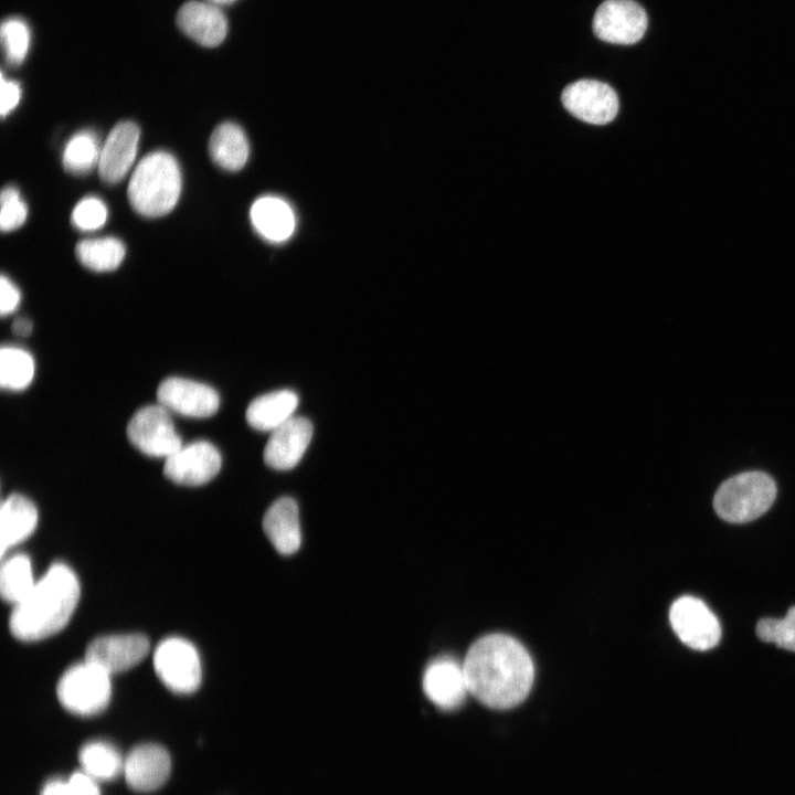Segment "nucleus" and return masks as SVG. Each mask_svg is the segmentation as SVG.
<instances>
[{"instance_id": "nucleus-34", "label": "nucleus", "mask_w": 795, "mask_h": 795, "mask_svg": "<svg viewBox=\"0 0 795 795\" xmlns=\"http://www.w3.org/2000/svg\"><path fill=\"white\" fill-rule=\"evenodd\" d=\"M21 295L19 288L6 275L0 279V312L2 316L11 315L20 305Z\"/></svg>"}, {"instance_id": "nucleus-6", "label": "nucleus", "mask_w": 795, "mask_h": 795, "mask_svg": "<svg viewBox=\"0 0 795 795\" xmlns=\"http://www.w3.org/2000/svg\"><path fill=\"white\" fill-rule=\"evenodd\" d=\"M126 433L130 444L150 457L166 459L183 445L171 412L159 403L136 411L128 421Z\"/></svg>"}, {"instance_id": "nucleus-7", "label": "nucleus", "mask_w": 795, "mask_h": 795, "mask_svg": "<svg viewBox=\"0 0 795 795\" xmlns=\"http://www.w3.org/2000/svg\"><path fill=\"white\" fill-rule=\"evenodd\" d=\"M153 668L163 685L176 693H192L200 687V656L193 644L184 638L161 640L153 651Z\"/></svg>"}, {"instance_id": "nucleus-18", "label": "nucleus", "mask_w": 795, "mask_h": 795, "mask_svg": "<svg viewBox=\"0 0 795 795\" xmlns=\"http://www.w3.org/2000/svg\"><path fill=\"white\" fill-rule=\"evenodd\" d=\"M177 24L187 36L209 47L221 44L227 33L225 15L212 2H186L178 11Z\"/></svg>"}, {"instance_id": "nucleus-26", "label": "nucleus", "mask_w": 795, "mask_h": 795, "mask_svg": "<svg viewBox=\"0 0 795 795\" xmlns=\"http://www.w3.org/2000/svg\"><path fill=\"white\" fill-rule=\"evenodd\" d=\"M34 359L26 350L3 346L0 351V385L3 390L21 391L33 381Z\"/></svg>"}, {"instance_id": "nucleus-22", "label": "nucleus", "mask_w": 795, "mask_h": 795, "mask_svg": "<svg viewBox=\"0 0 795 795\" xmlns=\"http://www.w3.org/2000/svg\"><path fill=\"white\" fill-rule=\"evenodd\" d=\"M298 402V395L287 389L259 395L248 404L246 421L254 430L273 432L294 416Z\"/></svg>"}, {"instance_id": "nucleus-36", "label": "nucleus", "mask_w": 795, "mask_h": 795, "mask_svg": "<svg viewBox=\"0 0 795 795\" xmlns=\"http://www.w3.org/2000/svg\"><path fill=\"white\" fill-rule=\"evenodd\" d=\"M33 325L28 318H17L12 324V331L17 336L25 337L32 332Z\"/></svg>"}, {"instance_id": "nucleus-4", "label": "nucleus", "mask_w": 795, "mask_h": 795, "mask_svg": "<svg viewBox=\"0 0 795 795\" xmlns=\"http://www.w3.org/2000/svg\"><path fill=\"white\" fill-rule=\"evenodd\" d=\"M776 497V484L763 471H745L727 479L717 490L713 507L718 516L733 523L752 521L768 510Z\"/></svg>"}, {"instance_id": "nucleus-33", "label": "nucleus", "mask_w": 795, "mask_h": 795, "mask_svg": "<svg viewBox=\"0 0 795 795\" xmlns=\"http://www.w3.org/2000/svg\"><path fill=\"white\" fill-rule=\"evenodd\" d=\"M28 206L21 199L20 192L12 186L6 187L1 192L0 227L3 232L20 227L26 220Z\"/></svg>"}, {"instance_id": "nucleus-19", "label": "nucleus", "mask_w": 795, "mask_h": 795, "mask_svg": "<svg viewBox=\"0 0 795 795\" xmlns=\"http://www.w3.org/2000/svg\"><path fill=\"white\" fill-rule=\"evenodd\" d=\"M263 529L279 553H295L301 542L297 502L290 497H282L273 502L264 515Z\"/></svg>"}, {"instance_id": "nucleus-8", "label": "nucleus", "mask_w": 795, "mask_h": 795, "mask_svg": "<svg viewBox=\"0 0 795 795\" xmlns=\"http://www.w3.org/2000/svg\"><path fill=\"white\" fill-rule=\"evenodd\" d=\"M647 24L646 11L633 0H605L593 18L596 36L613 44L637 43L644 36Z\"/></svg>"}, {"instance_id": "nucleus-20", "label": "nucleus", "mask_w": 795, "mask_h": 795, "mask_svg": "<svg viewBox=\"0 0 795 795\" xmlns=\"http://www.w3.org/2000/svg\"><path fill=\"white\" fill-rule=\"evenodd\" d=\"M250 216L255 231L272 243H282L288 240L295 231V213L292 206L279 197L258 198L251 206Z\"/></svg>"}, {"instance_id": "nucleus-21", "label": "nucleus", "mask_w": 795, "mask_h": 795, "mask_svg": "<svg viewBox=\"0 0 795 795\" xmlns=\"http://www.w3.org/2000/svg\"><path fill=\"white\" fill-rule=\"evenodd\" d=\"M38 509L34 504L20 494H12L1 504L0 509V550L6 551L29 538L38 524Z\"/></svg>"}, {"instance_id": "nucleus-10", "label": "nucleus", "mask_w": 795, "mask_h": 795, "mask_svg": "<svg viewBox=\"0 0 795 795\" xmlns=\"http://www.w3.org/2000/svg\"><path fill=\"white\" fill-rule=\"evenodd\" d=\"M222 457L219 449L206 441L182 445L165 459L163 475L174 484L201 486L220 471Z\"/></svg>"}, {"instance_id": "nucleus-25", "label": "nucleus", "mask_w": 795, "mask_h": 795, "mask_svg": "<svg viewBox=\"0 0 795 795\" xmlns=\"http://www.w3.org/2000/svg\"><path fill=\"white\" fill-rule=\"evenodd\" d=\"M102 146L92 130H81L66 142L62 162L64 169L76 176H83L98 166Z\"/></svg>"}, {"instance_id": "nucleus-11", "label": "nucleus", "mask_w": 795, "mask_h": 795, "mask_svg": "<svg viewBox=\"0 0 795 795\" xmlns=\"http://www.w3.org/2000/svg\"><path fill=\"white\" fill-rule=\"evenodd\" d=\"M561 99L574 117L594 125L611 123L619 108L616 92L608 84L596 80H580L568 85Z\"/></svg>"}, {"instance_id": "nucleus-1", "label": "nucleus", "mask_w": 795, "mask_h": 795, "mask_svg": "<svg viewBox=\"0 0 795 795\" xmlns=\"http://www.w3.org/2000/svg\"><path fill=\"white\" fill-rule=\"evenodd\" d=\"M462 664L469 693L492 709L516 707L532 687V659L527 649L508 635L490 634L479 638Z\"/></svg>"}, {"instance_id": "nucleus-24", "label": "nucleus", "mask_w": 795, "mask_h": 795, "mask_svg": "<svg viewBox=\"0 0 795 795\" xmlns=\"http://www.w3.org/2000/svg\"><path fill=\"white\" fill-rule=\"evenodd\" d=\"M77 259L94 272H110L123 262L126 248L124 243L112 236L87 239L77 243Z\"/></svg>"}, {"instance_id": "nucleus-14", "label": "nucleus", "mask_w": 795, "mask_h": 795, "mask_svg": "<svg viewBox=\"0 0 795 795\" xmlns=\"http://www.w3.org/2000/svg\"><path fill=\"white\" fill-rule=\"evenodd\" d=\"M422 683L426 697L442 710L457 709L469 693L463 664L448 656L426 666Z\"/></svg>"}, {"instance_id": "nucleus-37", "label": "nucleus", "mask_w": 795, "mask_h": 795, "mask_svg": "<svg viewBox=\"0 0 795 795\" xmlns=\"http://www.w3.org/2000/svg\"><path fill=\"white\" fill-rule=\"evenodd\" d=\"M214 4H229L235 0H210Z\"/></svg>"}, {"instance_id": "nucleus-35", "label": "nucleus", "mask_w": 795, "mask_h": 795, "mask_svg": "<svg viewBox=\"0 0 795 795\" xmlns=\"http://www.w3.org/2000/svg\"><path fill=\"white\" fill-rule=\"evenodd\" d=\"M1 100L0 113L2 117L10 114L19 104L21 98L20 85L14 81H7L1 74Z\"/></svg>"}, {"instance_id": "nucleus-15", "label": "nucleus", "mask_w": 795, "mask_h": 795, "mask_svg": "<svg viewBox=\"0 0 795 795\" xmlns=\"http://www.w3.org/2000/svg\"><path fill=\"white\" fill-rule=\"evenodd\" d=\"M312 432L308 418L294 415L271 432L264 448V462L277 470L294 468L309 446Z\"/></svg>"}, {"instance_id": "nucleus-31", "label": "nucleus", "mask_w": 795, "mask_h": 795, "mask_svg": "<svg viewBox=\"0 0 795 795\" xmlns=\"http://www.w3.org/2000/svg\"><path fill=\"white\" fill-rule=\"evenodd\" d=\"M108 216L106 204L97 197L83 198L72 212V223L81 231H94L102 227Z\"/></svg>"}, {"instance_id": "nucleus-12", "label": "nucleus", "mask_w": 795, "mask_h": 795, "mask_svg": "<svg viewBox=\"0 0 795 795\" xmlns=\"http://www.w3.org/2000/svg\"><path fill=\"white\" fill-rule=\"evenodd\" d=\"M157 400L169 412L193 418L212 416L220 406L212 386L180 377L165 379L157 389Z\"/></svg>"}, {"instance_id": "nucleus-23", "label": "nucleus", "mask_w": 795, "mask_h": 795, "mask_svg": "<svg viewBox=\"0 0 795 795\" xmlns=\"http://www.w3.org/2000/svg\"><path fill=\"white\" fill-rule=\"evenodd\" d=\"M209 153L213 162L224 170L242 169L250 153L244 130L234 123L220 124L210 137Z\"/></svg>"}, {"instance_id": "nucleus-9", "label": "nucleus", "mask_w": 795, "mask_h": 795, "mask_svg": "<svg viewBox=\"0 0 795 795\" xmlns=\"http://www.w3.org/2000/svg\"><path fill=\"white\" fill-rule=\"evenodd\" d=\"M669 619L676 635L690 648L707 650L720 640L721 628L717 617L697 597L676 600L670 607Z\"/></svg>"}, {"instance_id": "nucleus-16", "label": "nucleus", "mask_w": 795, "mask_h": 795, "mask_svg": "<svg viewBox=\"0 0 795 795\" xmlns=\"http://www.w3.org/2000/svg\"><path fill=\"white\" fill-rule=\"evenodd\" d=\"M140 131L132 121L118 123L102 145L98 172L102 180L114 184L119 182L135 161Z\"/></svg>"}, {"instance_id": "nucleus-28", "label": "nucleus", "mask_w": 795, "mask_h": 795, "mask_svg": "<svg viewBox=\"0 0 795 795\" xmlns=\"http://www.w3.org/2000/svg\"><path fill=\"white\" fill-rule=\"evenodd\" d=\"M83 771L96 780H112L124 771V760L117 750L102 741L86 743L78 754Z\"/></svg>"}, {"instance_id": "nucleus-3", "label": "nucleus", "mask_w": 795, "mask_h": 795, "mask_svg": "<svg viewBox=\"0 0 795 795\" xmlns=\"http://www.w3.org/2000/svg\"><path fill=\"white\" fill-rule=\"evenodd\" d=\"M181 184L176 158L166 151H153L136 166L128 183V200L144 216H162L176 206Z\"/></svg>"}, {"instance_id": "nucleus-13", "label": "nucleus", "mask_w": 795, "mask_h": 795, "mask_svg": "<svg viewBox=\"0 0 795 795\" xmlns=\"http://www.w3.org/2000/svg\"><path fill=\"white\" fill-rule=\"evenodd\" d=\"M149 651V640L141 634H121L97 637L85 651V661L107 674H117L138 665Z\"/></svg>"}, {"instance_id": "nucleus-29", "label": "nucleus", "mask_w": 795, "mask_h": 795, "mask_svg": "<svg viewBox=\"0 0 795 795\" xmlns=\"http://www.w3.org/2000/svg\"><path fill=\"white\" fill-rule=\"evenodd\" d=\"M1 41L6 60L10 65L21 64L30 45V32L24 21L8 19L1 25Z\"/></svg>"}, {"instance_id": "nucleus-17", "label": "nucleus", "mask_w": 795, "mask_h": 795, "mask_svg": "<svg viewBox=\"0 0 795 795\" xmlns=\"http://www.w3.org/2000/svg\"><path fill=\"white\" fill-rule=\"evenodd\" d=\"M171 767L166 749L158 744H141L134 748L124 760V775L130 788L151 792L168 778Z\"/></svg>"}, {"instance_id": "nucleus-27", "label": "nucleus", "mask_w": 795, "mask_h": 795, "mask_svg": "<svg viewBox=\"0 0 795 795\" xmlns=\"http://www.w3.org/2000/svg\"><path fill=\"white\" fill-rule=\"evenodd\" d=\"M34 584L31 561L28 555L15 554L2 563L0 592L6 602L18 604L31 592Z\"/></svg>"}, {"instance_id": "nucleus-30", "label": "nucleus", "mask_w": 795, "mask_h": 795, "mask_svg": "<svg viewBox=\"0 0 795 795\" xmlns=\"http://www.w3.org/2000/svg\"><path fill=\"white\" fill-rule=\"evenodd\" d=\"M757 637L766 643L795 651V606L791 607L783 619L763 618L756 625Z\"/></svg>"}, {"instance_id": "nucleus-32", "label": "nucleus", "mask_w": 795, "mask_h": 795, "mask_svg": "<svg viewBox=\"0 0 795 795\" xmlns=\"http://www.w3.org/2000/svg\"><path fill=\"white\" fill-rule=\"evenodd\" d=\"M40 795H100L96 781L83 772L73 773L67 781L46 782Z\"/></svg>"}, {"instance_id": "nucleus-5", "label": "nucleus", "mask_w": 795, "mask_h": 795, "mask_svg": "<svg viewBox=\"0 0 795 795\" xmlns=\"http://www.w3.org/2000/svg\"><path fill=\"white\" fill-rule=\"evenodd\" d=\"M56 695L61 704L72 713H99L110 700V675L84 660L65 670L57 682Z\"/></svg>"}, {"instance_id": "nucleus-2", "label": "nucleus", "mask_w": 795, "mask_h": 795, "mask_svg": "<svg viewBox=\"0 0 795 795\" xmlns=\"http://www.w3.org/2000/svg\"><path fill=\"white\" fill-rule=\"evenodd\" d=\"M80 595L74 571L62 562L53 563L13 606L9 621L12 635L23 642H35L56 634L68 623Z\"/></svg>"}]
</instances>
